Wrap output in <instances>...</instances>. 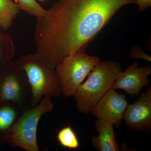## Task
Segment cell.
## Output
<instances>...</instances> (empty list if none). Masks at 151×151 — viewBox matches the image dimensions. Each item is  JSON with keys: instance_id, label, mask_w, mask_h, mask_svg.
I'll return each mask as SVG.
<instances>
[{"instance_id": "7", "label": "cell", "mask_w": 151, "mask_h": 151, "mask_svg": "<svg viewBox=\"0 0 151 151\" xmlns=\"http://www.w3.org/2000/svg\"><path fill=\"white\" fill-rule=\"evenodd\" d=\"M137 100L128 104L123 119L126 127L135 132L151 129V86L139 94Z\"/></svg>"}, {"instance_id": "18", "label": "cell", "mask_w": 151, "mask_h": 151, "mask_svg": "<svg viewBox=\"0 0 151 151\" xmlns=\"http://www.w3.org/2000/svg\"><path fill=\"white\" fill-rule=\"evenodd\" d=\"M40 1H47V0H39Z\"/></svg>"}, {"instance_id": "11", "label": "cell", "mask_w": 151, "mask_h": 151, "mask_svg": "<svg viewBox=\"0 0 151 151\" xmlns=\"http://www.w3.org/2000/svg\"><path fill=\"white\" fill-rule=\"evenodd\" d=\"M21 108L13 103L0 101V140L5 138L11 128L20 117Z\"/></svg>"}, {"instance_id": "10", "label": "cell", "mask_w": 151, "mask_h": 151, "mask_svg": "<svg viewBox=\"0 0 151 151\" xmlns=\"http://www.w3.org/2000/svg\"><path fill=\"white\" fill-rule=\"evenodd\" d=\"M98 135L92 138V144L99 151H119V146L114 132V126L110 122L97 119L95 122Z\"/></svg>"}, {"instance_id": "9", "label": "cell", "mask_w": 151, "mask_h": 151, "mask_svg": "<svg viewBox=\"0 0 151 151\" xmlns=\"http://www.w3.org/2000/svg\"><path fill=\"white\" fill-rule=\"evenodd\" d=\"M151 73L150 66L139 67L138 63L135 62L119 73L112 88L122 89L131 97L138 96L142 89L150 86L148 77Z\"/></svg>"}, {"instance_id": "1", "label": "cell", "mask_w": 151, "mask_h": 151, "mask_svg": "<svg viewBox=\"0 0 151 151\" xmlns=\"http://www.w3.org/2000/svg\"><path fill=\"white\" fill-rule=\"evenodd\" d=\"M136 0H58L37 18L36 52L50 70L87 46L117 11Z\"/></svg>"}, {"instance_id": "3", "label": "cell", "mask_w": 151, "mask_h": 151, "mask_svg": "<svg viewBox=\"0 0 151 151\" xmlns=\"http://www.w3.org/2000/svg\"><path fill=\"white\" fill-rule=\"evenodd\" d=\"M19 69L25 74L32 94V107L44 97H58L62 86L55 69H49L35 54L20 57L16 61Z\"/></svg>"}, {"instance_id": "15", "label": "cell", "mask_w": 151, "mask_h": 151, "mask_svg": "<svg viewBox=\"0 0 151 151\" xmlns=\"http://www.w3.org/2000/svg\"><path fill=\"white\" fill-rule=\"evenodd\" d=\"M20 9L24 11L36 18L41 17L45 15L44 9L35 0H16Z\"/></svg>"}, {"instance_id": "14", "label": "cell", "mask_w": 151, "mask_h": 151, "mask_svg": "<svg viewBox=\"0 0 151 151\" xmlns=\"http://www.w3.org/2000/svg\"><path fill=\"white\" fill-rule=\"evenodd\" d=\"M0 29V66L11 61L15 52L14 44L12 39L4 33Z\"/></svg>"}, {"instance_id": "13", "label": "cell", "mask_w": 151, "mask_h": 151, "mask_svg": "<svg viewBox=\"0 0 151 151\" xmlns=\"http://www.w3.org/2000/svg\"><path fill=\"white\" fill-rule=\"evenodd\" d=\"M57 139L62 147L70 150H76L80 147L79 139L76 133L70 125L58 131Z\"/></svg>"}, {"instance_id": "4", "label": "cell", "mask_w": 151, "mask_h": 151, "mask_svg": "<svg viewBox=\"0 0 151 151\" xmlns=\"http://www.w3.org/2000/svg\"><path fill=\"white\" fill-rule=\"evenodd\" d=\"M50 97H44L37 105L24 111L9 130L5 138L12 148H21L26 151H40L37 132L42 116L53 110Z\"/></svg>"}, {"instance_id": "12", "label": "cell", "mask_w": 151, "mask_h": 151, "mask_svg": "<svg viewBox=\"0 0 151 151\" xmlns=\"http://www.w3.org/2000/svg\"><path fill=\"white\" fill-rule=\"evenodd\" d=\"M20 10L18 4L14 0H0V29H9Z\"/></svg>"}, {"instance_id": "8", "label": "cell", "mask_w": 151, "mask_h": 151, "mask_svg": "<svg viewBox=\"0 0 151 151\" xmlns=\"http://www.w3.org/2000/svg\"><path fill=\"white\" fill-rule=\"evenodd\" d=\"M128 105L125 94L118 93L112 88L98 101L91 113L97 119L110 122L119 128Z\"/></svg>"}, {"instance_id": "16", "label": "cell", "mask_w": 151, "mask_h": 151, "mask_svg": "<svg viewBox=\"0 0 151 151\" xmlns=\"http://www.w3.org/2000/svg\"><path fill=\"white\" fill-rule=\"evenodd\" d=\"M129 56L133 59L139 58L151 62V58L144 52L139 46L134 47L130 52Z\"/></svg>"}, {"instance_id": "5", "label": "cell", "mask_w": 151, "mask_h": 151, "mask_svg": "<svg viewBox=\"0 0 151 151\" xmlns=\"http://www.w3.org/2000/svg\"><path fill=\"white\" fill-rule=\"evenodd\" d=\"M100 60L98 56H91L85 51L80 50L64 58L55 67L62 86V93L65 97L73 96Z\"/></svg>"}, {"instance_id": "2", "label": "cell", "mask_w": 151, "mask_h": 151, "mask_svg": "<svg viewBox=\"0 0 151 151\" xmlns=\"http://www.w3.org/2000/svg\"><path fill=\"white\" fill-rule=\"evenodd\" d=\"M120 63L100 60L73 94L76 108L80 113H91L98 101L112 89V85L121 71Z\"/></svg>"}, {"instance_id": "17", "label": "cell", "mask_w": 151, "mask_h": 151, "mask_svg": "<svg viewBox=\"0 0 151 151\" xmlns=\"http://www.w3.org/2000/svg\"><path fill=\"white\" fill-rule=\"evenodd\" d=\"M136 4L138 5L139 12H142L151 6V0H136Z\"/></svg>"}, {"instance_id": "6", "label": "cell", "mask_w": 151, "mask_h": 151, "mask_svg": "<svg viewBox=\"0 0 151 151\" xmlns=\"http://www.w3.org/2000/svg\"><path fill=\"white\" fill-rule=\"evenodd\" d=\"M32 94L25 74L12 60L0 66V101L11 102L22 109Z\"/></svg>"}]
</instances>
